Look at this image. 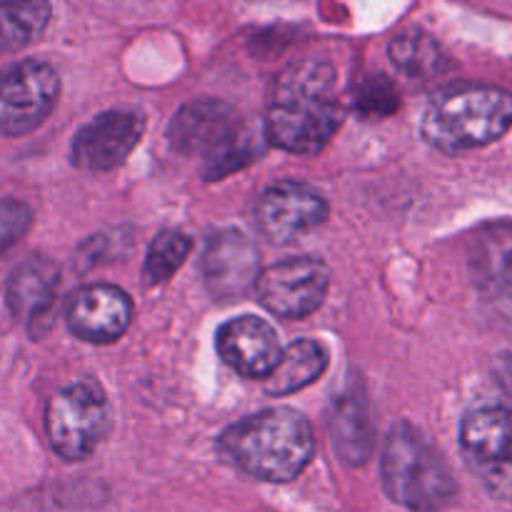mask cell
Returning <instances> with one entry per match:
<instances>
[{
	"mask_svg": "<svg viewBox=\"0 0 512 512\" xmlns=\"http://www.w3.org/2000/svg\"><path fill=\"white\" fill-rule=\"evenodd\" d=\"M60 78L53 65L23 60L0 73V135L18 138L40 128L58 103Z\"/></svg>",
	"mask_w": 512,
	"mask_h": 512,
	"instance_id": "8",
	"label": "cell"
},
{
	"mask_svg": "<svg viewBox=\"0 0 512 512\" xmlns=\"http://www.w3.org/2000/svg\"><path fill=\"white\" fill-rule=\"evenodd\" d=\"M470 273L485 313L512 333V225L495 223L470 240Z\"/></svg>",
	"mask_w": 512,
	"mask_h": 512,
	"instance_id": "10",
	"label": "cell"
},
{
	"mask_svg": "<svg viewBox=\"0 0 512 512\" xmlns=\"http://www.w3.org/2000/svg\"><path fill=\"white\" fill-rule=\"evenodd\" d=\"M145 130L138 110H105L75 133L70 160L88 173H105L128 160Z\"/></svg>",
	"mask_w": 512,
	"mask_h": 512,
	"instance_id": "11",
	"label": "cell"
},
{
	"mask_svg": "<svg viewBox=\"0 0 512 512\" xmlns=\"http://www.w3.org/2000/svg\"><path fill=\"white\" fill-rule=\"evenodd\" d=\"M512 128V95L485 85H458L435 95L423 115V138L440 153L485 148Z\"/></svg>",
	"mask_w": 512,
	"mask_h": 512,
	"instance_id": "3",
	"label": "cell"
},
{
	"mask_svg": "<svg viewBox=\"0 0 512 512\" xmlns=\"http://www.w3.org/2000/svg\"><path fill=\"white\" fill-rule=\"evenodd\" d=\"M380 475L388 498L413 512H440L458 495L450 465L410 423L390 428Z\"/></svg>",
	"mask_w": 512,
	"mask_h": 512,
	"instance_id": "4",
	"label": "cell"
},
{
	"mask_svg": "<svg viewBox=\"0 0 512 512\" xmlns=\"http://www.w3.org/2000/svg\"><path fill=\"white\" fill-rule=\"evenodd\" d=\"M330 270L318 258H285L260 270L255 295L260 305L280 318H308L323 305Z\"/></svg>",
	"mask_w": 512,
	"mask_h": 512,
	"instance_id": "9",
	"label": "cell"
},
{
	"mask_svg": "<svg viewBox=\"0 0 512 512\" xmlns=\"http://www.w3.org/2000/svg\"><path fill=\"white\" fill-rule=\"evenodd\" d=\"M358 108L368 115L393 113L398 108V90L383 75H375V78L365 80L363 88L358 90Z\"/></svg>",
	"mask_w": 512,
	"mask_h": 512,
	"instance_id": "23",
	"label": "cell"
},
{
	"mask_svg": "<svg viewBox=\"0 0 512 512\" xmlns=\"http://www.w3.org/2000/svg\"><path fill=\"white\" fill-rule=\"evenodd\" d=\"M50 445L65 463H80L95 453L110 430V405L95 380L65 385L50 398L45 415Z\"/></svg>",
	"mask_w": 512,
	"mask_h": 512,
	"instance_id": "6",
	"label": "cell"
},
{
	"mask_svg": "<svg viewBox=\"0 0 512 512\" xmlns=\"http://www.w3.org/2000/svg\"><path fill=\"white\" fill-rule=\"evenodd\" d=\"M390 60L408 78H433L445 65V55L440 45L423 30L400 33L390 43Z\"/></svg>",
	"mask_w": 512,
	"mask_h": 512,
	"instance_id": "20",
	"label": "cell"
},
{
	"mask_svg": "<svg viewBox=\"0 0 512 512\" xmlns=\"http://www.w3.org/2000/svg\"><path fill=\"white\" fill-rule=\"evenodd\" d=\"M495 380H498L500 390L508 395L512 403V353L498 355V360H495Z\"/></svg>",
	"mask_w": 512,
	"mask_h": 512,
	"instance_id": "24",
	"label": "cell"
},
{
	"mask_svg": "<svg viewBox=\"0 0 512 512\" xmlns=\"http://www.w3.org/2000/svg\"><path fill=\"white\" fill-rule=\"evenodd\" d=\"M168 138L173 150L183 155H203L208 160V180L225 178L255 158V138L233 105L223 100L200 98L185 103L170 120Z\"/></svg>",
	"mask_w": 512,
	"mask_h": 512,
	"instance_id": "5",
	"label": "cell"
},
{
	"mask_svg": "<svg viewBox=\"0 0 512 512\" xmlns=\"http://www.w3.org/2000/svg\"><path fill=\"white\" fill-rule=\"evenodd\" d=\"M460 448L475 478L495 500H512V413L480 403L460 423Z\"/></svg>",
	"mask_w": 512,
	"mask_h": 512,
	"instance_id": "7",
	"label": "cell"
},
{
	"mask_svg": "<svg viewBox=\"0 0 512 512\" xmlns=\"http://www.w3.org/2000/svg\"><path fill=\"white\" fill-rule=\"evenodd\" d=\"M50 0H0V55L23 50L48 28Z\"/></svg>",
	"mask_w": 512,
	"mask_h": 512,
	"instance_id": "19",
	"label": "cell"
},
{
	"mask_svg": "<svg viewBox=\"0 0 512 512\" xmlns=\"http://www.w3.org/2000/svg\"><path fill=\"white\" fill-rule=\"evenodd\" d=\"M225 460L268 483H290L315 455L308 418L293 408H270L230 425L220 438Z\"/></svg>",
	"mask_w": 512,
	"mask_h": 512,
	"instance_id": "2",
	"label": "cell"
},
{
	"mask_svg": "<svg viewBox=\"0 0 512 512\" xmlns=\"http://www.w3.org/2000/svg\"><path fill=\"white\" fill-rule=\"evenodd\" d=\"M328 368V353L315 340H295L280 353L278 365L265 378V390L270 395H290L315 383Z\"/></svg>",
	"mask_w": 512,
	"mask_h": 512,
	"instance_id": "18",
	"label": "cell"
},
{
	"mask_svg": "<svg viewBox=\"0 0 512 512\" xmlns=\"http://www.w3.org/2000/svg\"><path fill=\"white\" fill-rule=\"evenodd\" d=\"M335 70L325 60H303L285 70L270 100L265 130L275 148L295 155H315L340 128L333 100Z\"/></svg>",
	"mask_w": 512,
	"mask_h": 512,
	"instance_id": "1",
	"label": "cell"
},
{
	"mask_svg": "<svg viewBox=\"0 0 512 512\" xmlns=\"http://www.w3.org/2000/svg\"><path fill=\"white\" fill-rule=\"evenodd\" d=\"M218 353L243 378L265 380L278 365L280 340L270 323L255 315H240L218 330Z\"/></svg>",
	"mask_w": 512,
	"mask_h": 512,
	"instance_id": "15",
	"label": "cell"
},
{
	"mask_svg": "<svg viewBox=\"0 0 512 512\" xmlns=\"http://www.w3.org/2000/svg\"><path fill=\"white\" fill-rule=\"evenodd\" d=\"M193 250V240L180 230H165L153 240L148 250V258L143 265V283L145 285H163L165 280L173 278L175 270L185 263V258Z\"/></svg>",
	"mask_w": 512,
	"mask_h": 512,
	"instance_id": "21",
	"label": "cell"
},
{
	"mask_svg": "<svg viewBox=\"0 0 512 512\" xmlns=\"http://www.w3.org/2000/svg\"><path fill=\"white\" fill-rule=\"evenodd\" d=\"M325 218H328V203L323 195L310 185L293 183V180L268 188L255 205V223L260 233L275 243H290L323 225Z\"/></svg>",
	"mask_w": 512,
	"mask_h": 512,
	"instance_id": "12",
	"label": "cell"
},
{
	"mask_svg": "<svg viewBox=\"0 0 512 512\" xmlns=\"http://www.w3.org/2000/svg\"><path fill=\"white\" fill-rule=\"evenodd\" d=\"M58 288V270L50 260L30 258L15 268L8 283V305L18 318L35 320L43 318L55 300Z\"/></svg>",
	"mask_w": 512,
	"mask_h": 512,
	"instance_id": "17",
	"label": "cell"
},
{
	"mask_svg": "<svg viewBox=\"0 0 512 512\" xmlns=\"http://www.w3.org/2000/svg\"><path fill=\"white\" fill-rule=\"evenodd\" d=\"M30 225H33V210L23 200H0V253H8L13 245H18Z\"/></svg>",
	"mask_w": 512,
	"mask_h": 512,
	"instance_id": "22",
	"label": "cell"
},
{
	"mask_svg": "<svg viewBox=\"0 0 512 512\" xmlns=\"http://www.w3.org/2000/svg\"><path fill=\"white\" fill-rule=\"evenodd\" d=\"M68 328L88 343H113L133 320L128 293L115 285H85L70 298L65 310Z\"/></svg>",
	"mask_w": 512,
	"mask_h": 512,
	"instance_id": "14",
	"label": "cell"
},
{
	"mask_svg": "<svg viewBox=\"0 0 512 512\" xmlns=\"http://www.w3.org/2000/svg\"><path fill=\"white\" fill-rule=\"evenodd\" d=\"M203 275L213 298L240 300L260 278L258 248L240 230H220L205 245Z\"/></svg>",
	"mask_w": 512,
	"mask_h": 512,
	"instance_id": "13",
	"label": "cell"
},
{
	"mask_svg": "<svg viewBox=\"0 0 512 512\" xmlns=\"http://www.w3.org/2000/svg\"><path fill=\"white\" fill-rule=\"evenodd\" d=\"M328 430L335 453L348 465L368 463L375 445V428L370 418V403L360 383L348 385L333 398L328 413Z\"/></svg>",
	"mask_w": 512,
	"mask_h": 512,
	"instance_id": "16",
	"label": "cell"
}]
</instances>
